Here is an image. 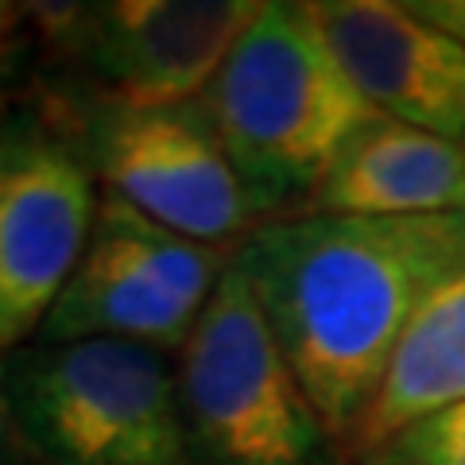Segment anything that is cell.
Wrapping results in <instances>:
<instances>
[{
    "label": "cell",
    "mask_w": 465,
    "mask_h": 465,
    "mask_svg": "<svg viewBox=\"0 0 465 465\" xmlns=\"http://www.w3.org/2000/svg\"><path fill=\"white\" fill-rule=\"evenodd\" d=\"M24 20V8H16V5H0V54H5V47H8V35L16 32V24Z\"/></svg>",
    "instance_id": "obj_15"
},
{
    "label": "cell",
    "mask_w": 465,
    "mask_h": 465,
    "mask_svg": "<svg viewBox=\"0 0 465 465\" xmlns=\"http://www.w3.org/2000/svg\"><path fill=\"white\" fill-rule=\"evenodd\" d=\"M94 171L35 128L0 136V353L39 333L97 222Z\"/></svg>",
    "instance_id": "obj_7"
},
{
    "label": "cell",
    "mask_w": 465,
    "mask_h": 465,
    "mask_svg": "<svg viewBox=\"0 0 465 465\" xmlns=\"http://www.w3.org/2000/svg\"><path fill=\"white\" fill-rule=\"evenodd\" d=\"M411 8L465 47V0H427V5H411Z\"/></svg>",
    "instance_id": "obj_13"
},
{
    "label": "cell",
    "mask_w": 465,
    "mask_h": 465,
    "mask_svg": "<svg viewBox=\"0 0 465 465\" xmlns=\"http://www.w3.org/2000/svg\"><path fill=\"white\" fill-rule=\"evenodd\" d=\"M82 155L105 194L179 237L237 252L260 225L225 148L194 101L174 109L94 105Z\"/></svg>",
    "instance_id": "obj_6"
},
{
    "label": "cell",
    "mask_w": 465,
    "mask_h": 465,
    "mask_svg": "<svg viewBox=\"0 0 465 465\" xmlns=\"http://www.w3.org/2000/svg\"><path fill=\"white\" fill-rule=\"evenodd\" d=\"M0 465H35L24 439H20V430H16V419H12L5 388H0Z\"/></svg>",
    "instance_id": "obj_14"
},
{
    "label": "cell",
    "mask_w": 465,
    "mask_h": 465,
    "mask_svg": "<svg viewBox=\"0 0 465 465\" xmlns=\"http://www.w3.org/2000/svg\"><path fill=\"white\" fill-rule=\"evenodd\" d=\"M454 403H465V268L434 287L407 322L384 384L349 442V465Z\"/></svg>",
    "instance_id": "obj_11"
},
{
    "label": "cell",
    "mask_w": 465,
    "mask_h": 465,
    "mask_svg": "<svg viewBox=\"0 0 465 465\" xmlns=\"http://www.w3.org/2000/svg\"><path fill=\"white\" fill-rule=\"evenodd\" d=\"M194 105L249 194L275 222L311 202L376 109L345 74L311 5L268 0Z\"/></svg>",
    "instance_id": "obj_2"
},
{
    "label": "cell",
    "mask_w": 465,
    "mask_h": 465,
    "mask_svg": "<svg viewBox=\"0 0 465 465\" xmlns=\"http://www.w3.org/2000/svg\"><path fill=\"white\" fill-rule=\"evenodd\" d=\"M237 264L349 461V442L407 322L434 287L465 268V217L287 213L249 232Z\"/></svg>",
    "instance_id": "obj_1"
},
{
    "label": "cell",
    "mask_w": 465,
    "mask_h": 465,
    "mask_svg": "<svg viewBox=\"0 0 465 465\" xmlns=\"http://www.w3.org/2000/svg\"><path fill=\"white\" fill-rule=\"evenodd\" d=\"M232 249L179 237L105 194L82 264L43 318V345L121 338L179 353L232 264Z\"/></svg>",
    "instance_id": "obj_5"
},
{
    "label": "cell",
    "mask_w": 465,
    "mask_h": 465,
    "mask_svg": "<svg viewBox=\"0 0 465 465\" xmlns=\"http://www.w3.org/2000/svg\"><path fill=\"white\" fill-rule=\"evenodd\" d=\"M465 210V140L376 113L333 159L302 213L434 217Z\"/></svg>",
    "instance_id": "obj_10"
},
{
    "label": "cell",
    "mask_w": 465,
    "mask_h": 465,
    "mask_svg": "<svg viewBox=\"0 0 465 465\" xmlns=\"http://www.w3.org/2000/svg\"><path fill=\"white\" fill-rule=\"evenodd\" d=\"M318 27L365 101L411 128L465 140V47L411 5L314 0Z\"/></svg>",
    "instance_id": "obj_9"
},
{
    "label": "cell",
    "mask_w": 465,
    "mask_h": 465,
    "mask_svg": "<svg viewBox=\"0 0 465 465\" xmlns=\"http://www.w3.org/2000/svg\"><path fill=\"white\" fill-rule=\"evenodd\" d=\"M461 217H465V210H461Z\"/></svg>",
    "instance_id": "obj_16"
},
{
    "label": "cell",
    "mask_w": 465,
    "mask_h": 465,
    "mask_svg": "<svg viewBox=\"0 0 465 465\" xmlns=\"http://www.w3.org/2000/svg\"><path fill=\"white\" fill-rule=\"evenodd\" d=\"M0 388L35 465H191L179 365L163 349L35 341L0 357Z\"/></svg>",
    "instance_id": "obj_3"
},
{
    "label": "cell",
    "mask_w": 465,
    "mask_h": 465,
    "mask_svg": "<svg viewBox=\"0 0 465 465\" xmlns=\"http://www.w3.org/2000/svg\"><path fill=\"white\" fill-rule=\"evenodd\" d=\"M260 0H113L85 5L70 54L94 82V105L174 109L213 82Z\"/></svg>",
    "instance_id": "obj_8"
},
{
    "label": "cell",
    "mask_w": 465,
    "mask_h": 465,
    "mask_svg": "<svg viewBox=\"0 0 465 465\" xmlns=\"http://www.w3.org/2000/svg\"><path fill=\"white\" fill-rule=\"evenodd\" d=\"M353 465H465V403L403 427Z\"/></svg>",
    "instance_id": "obj_12"
},
{
    "label": "cell",
    "mask_w": 465,
    "mask_h": 465,
    "mask_svg": "<svg viewBox=\"0 0 465 465\" xmlns=\"http://www.w3.org/2000/svg\"><path fill=\"white\" fill-rule=\"evenodd\" d=\"M179 411L191 465H349L237 256L179 349Z\"/></svg>",
    "instance_id": "obj_4"
}]
</instances>
